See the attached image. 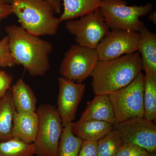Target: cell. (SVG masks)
Returning <instances> with one entry per match:
<instances>
[{
  "label": "cell",
  "instance_id": "6da1fadb",
  "mask_svg": "<svg viewBox=\"0 0 156 156\" xmlns=\"http://www.w3.org/2000/svg\"><path fill=\"white\" fill-rule=\"evenodd\" d=\"M5 31L16 65H22L31 76H44L50 69L49 55L53 49L52 44L30 34L18 26L9 25Z\"/></svg>",
  "mask_w": 156,
  "mask_h": 156
},
{
  "label": "cell",
  "instance_id": "7a4b0ae2",
  "mask_svg": "<svg viewBox=\"0 0 156 156\" xmlns=\"http://www.w3.org/2000/svg\"><path fill=\"white\" fill-rule=\"evenodd\" d=\"M142 70L138 51L108 61L98 60L90 76L93 93L110 95L130 84Z\"/></svg>",
  "mask_w": 156,
  "mask_h": 156
},
{
  "label": "cell",
  "instance_id": "3957f363",
  "mask_svg": "<svg viewBox=\"0 0 156 156\" xmlns=\"http://www.w3.org/2000/svg\"><path fill=\"white\" fill-rule=\"evenodd\" d=\"M11 5L13 14L28 33L38 37L57 33L62 22L46 0H14Z\"/></svg>",
  "mask_w": 156,
  "mask_h": 156
},
{
  "label": "cell",
  "instance_id": "277c9868",
  "mask_svg": "<svg viewBox=\"0 0 156 156\" xmlns=\"http://www.w3.org/2000/svg\"><path fill=\"white\" fill-rule=\"evenodd\" d=\"M127 4L125 0H102L99 11L110 29L139 32L145 27L140 17L152 11V4L131 6Z\"/></svg>",
  "mask_w": 156,
  "mask_h": 156
},
{
  "label": "cell",
  "instance_id": "5b68a950",
  "mask_svg": "<svg viewBox=\"0 0 156 156\" xmlns=\"http://www.w3.org/2000/svg\"><path fill=\"white\" fill-rule=\"evenodd\" d=\"M38 128L34 143L37 156H57L63 126L57 108L50 104L41 105L37 108Z\"/></svg>",
  "mask_w": 156,
  "mask_h": 156
},
{
  "label": "cell",
  "instance_id": "8992f818",
  "mask_svg": "<svg viewBox=\"0 0 156 156\" xmlns=\"http://www.w3.org/2000/svg\"><path fill=\"white\" fill-rule=\"evenodd\" d=\"M144 74L140 72L130 84L108 95L116 123L144 117Z\"/></svg>",
  "mask_w": 156,
  "mask_h": 156
},
{
  "label": "cell",
  "instance_id": "52a82bcc",
  "mask_svg": "<svg viewBox=\"0 0 156 156\" xmlns=\"http://www.w3.org/2000/svg\"><path fill=\"white\" fill-rule=\"evenodd\" d=\"M65 26L75 37L78 45L92 49H96L99 42L110 31L99 9L80 19L67 20Z\"/></svg>",
  "mask_w": 156,
  "mask_h": 156
},
{
  "label": "cell",
  "instance_id": "ba28073f",
  "mask_svg": "<svg viewBox=\"0 0 156 156\" xmlns=\"http://www.w3.org/2000/svg\"><path fill=\"white\" fill-rule=\"evenodd\" d=\"M98 60L96 49L73 45L65 54L59 73L62 77L81 83L90 76Z\"/></svg>",
  "mask_w": 156,
  "mask_h": 156
},
{
  "label": "cell",
  "instance_id": "9c48e42d",
  "mask_svg": "<svg viewBox=\"0 0 156 156\" xmlns=\"http://www.w3.org/2000/svg\"><path fill=\"white\" fill-rule=\"evenodd\" d=\"M113 130L118 132L123 143H131L147 152L156 151V125L145 118H136L116 123Z\"/></svg>",
  "mask_w": 156,
  "mask_h": 156
},
{
  "label": "cell",
  "instance_id": "30bf717a",
  "mask_svg": "<svg viewBox=\"0 0 156 156\" xmlns=\"http://www.w3.org/2000/svg\"><path fill=\"white\" fill-rule=\"evenodd\" d=\"M140 39L139 32L112 30L101 41L96 48L98 60L108 61L137 52Z\"/></svg>",
  "mask_w": 156,
  "mask_h": 156
},
{
  "label": "cell",
  "instance_id": "8fae6325",
  "mask_svg": "<svg viewBox=\"0 0 156 156\" xmlns=\"http://www.w3.org/2000/svg\"><path fill=\"white\" fill-rule=\"evenodd\" d=\"M57 111L63 127L75 119L78 106L86 89L85 84L79 83L62 77H59Z\"/></svg>",
  "mask_w": 156,
  "mask_h": 156
},
{
  "label": "cell",
  "instance_id": "7c38bea8",
  "mask_svg": "<svg viewBox=\"0 0 156 156\" xmlns=\"http://www.w3.org/2000/svg\"><path fill=\"white\" fill-rule=\"evenodd\" d=\"M38 128V117L36 112L18 113L16 112L13 120L12 135L28 144H33L36 138Z\"/></svg>",
  "mask_w": 156,
  "mask_h": 156
},
{
  "label": "cell",
  "instance_id": "4fadbf2b",
  "mask_svg": "<svg viewBox=\"0 0 156 156\" xmlns=\"http://www.w3.org/2000/svg\"><path fill=\"white\" fill-rule=\"evenodd\" d=\"M79 120H98L115 125L114 111L108 95H95L93 100L88 101Z\"/></svg>",
  "mask_w": 156,
  "mask_h": 156
},
{
  "label": "cell",
  "instance_id": "5bb4252c",
  "mask_svg": "<svg viewBox=\"0 0 156 156\" xmlns=\"http://www.w3.org/2000/svg\"><path fill=\"white\" fill-rule=\"evenodd\" d=\"M113 125L98 120L79 121L72 122V129L75 136L82 140L98 141L113 130Z\"/></svg>",
  "mask_w": 156,
  "mask_h": 156
},
{
  "label": "cell",
  "instance_id": "9a60e30c",
  "mask_svg": "<svg viewBox=\"0 0 156 156\" xmlns=\"http://www.w3.org/2000/svg\"><path fill=\"white\" fill-rule=\"evenodd\" d=\"M11 97L16 112H32L37 110L36 97L23 78L19 79L11 89Z\"/></svg>",
  "mask_w": 156,
  "mask_h": 156
},
{
  "label": "cell",
  "instance_id": "2e32d148",
  "mask_svg": "<svg viewBox=\"0 0 156 156\" xmlns=\"http://www.w3.org/2000/svg\"><path fill=\"white\" fill-rule=\"evenodd\" d=\"M140 39L138 51L142 58L143 70L156 73V35L144 27L139 32Z\"/></svg>",
  "mask_w": 156,
  "mask_h": 156
},
{
  "label": "cell",
  "instance_id": "e0dca14e",
  "mask_svg": "<svg viewBox=\"0 0 156 156\" xmlns=\"http://www.w3.org/2000/svg\"><path fill=\"white\" fill-rule=\"evenodd\" d=\"M63 11L59 17L62 22L88 15L99 9L102 0H62Z\"/></svg>",
  "mask_w": 156,
  "mask_h": 156
},
{
  "label": "cell",
  "instance_id": "ac0fdd59",
  "mask_svg": "<svg viewBox=\"0 0 156 156\" xmlns=\"http://www.w3.org/2000/svg\"><path fill=\"white\" fill-rule=\"evenodd\" d=\"M16 112L10 89L0 98V142L13 138L12 129Z\"/></svg>",
  "mask_w": 156,
  "mask_h": 156
},
{
  "label": "cell",
  "instance_id": "d6986e66",
  "mask_svg": "<svg viewBox=\"0 0 156 156\" xmlns=\"http://www.w3.org/2000/svg\"><path fill=\"white\" fill-rule=\"evenodd\" d=\"M144 118L155 122L156 119V73L144 70Z\"/></svg>",
  "mask_w": 156,
  "mask_h": 156
},
{
  "label": "cell",
  "instance_id": "ffe728a7",
  "mask_svg": "<svg viewBox=\"0 0 156 156\" xmlns=\"http://www.w3.org/2000/svg\"><path fill=\"white\" fill-rule=\"evenodd\" d=\"M82 141L75 136L72 129V122L63 127L59 144L57 156H78Z\"/></svg>",
  "mask_w": 156,
  "mask_h": 156
},
{
  "label": "cell",
  "instance_id": "44dd1931",
  "mask_svg": "<svg viewBox=\"0 0 156 156\" xmlns=\"http://www.w3.org/2000/svg\"><path fill=\"white\" fill-rule=\"evenodd\" d=\"M34 144L26 143L16 138L0 142V156H33Z\"/></svg>",
  "mask_w": 156,
  "mask_h": 156
},
{
  "label": "cell",
  "instance_id": "7402d4cb",
  "mask_svg": "<svg viewBox=\"0 0 156 156\" xmlns=\"http://www.w3.org/2000/svg\"><path fill=\"white\" fill-rule=\"evenodd\" d=\"M122 143L118 132L112 130L98 141L97 156H116Z\"/></svg>",
  "mask_w": 156,
  "mask_h": 156
},
{
  "label": "cell",
  "instance_id": "603a6c76",
  "mask_svg": "<svg viewBox=\"0 0 156 156\" xmlns=\"http://www.w3.org/2000/svg\"><path fill=\"white\" fill-rule=\"evenodd\" d=\"M9 37L8 35L0 41V66L13 67L16 65L15 60L11 55L9 47Z\"/></svg>",
  "mask_w": 156,
  "mask_h": 156
},
{
  "label": "cell",
  "instance_id": "cb8c5ba5",
  "mask_svg": "<svg viewBox=\"0 0 156 156\" xmlns=\"http://www.w3.org/2000/svg\"><path fill=\"white\" fill-rule=\"evenodd\" d=\"M147 151L139 146L123 143L118 150L116 156H145Z\"/></svg>",
  "mask_w": 156,
  "mask_h": 156
},
{
  "label": "cell",
  "instance_id": "d4e9b609",
  "mask_svg": "<svg viewBox=\"0 0 156 156\" xmlns=\"http://www.w3.org/2000/svg\"><path fill=\"white\" fill-rule=\"evenodd\" d=\"M98 141L83 140L78 156H97Z\"/></svg>",
  "mask_w": 156,
  "mask_h": 156
},
{
  "label": "cell",
  "instance_id": "484cf974",
  "mask_svg": "<svg viewBox=\"0 0 156 156\" xmlns=\"http://www.w3.org/2000/svg\"><path fill=\"white\" fill-rule=\"evenodd\" d=\"M13 81L12 75L0 70V98L5 96L8 91L11 89Z\"/></svg>",
  "mask_w": 156,
  "mask_h": 156
},
{
  "label": "cell",
  "instance_id": "4316f807",
  "mask_svg": "<svg viewBox=\"0 0 156 156\" xmlns=\"http://www.w3.org/2000/svg\"><path fill=\"white\" fill-rule=\"evenodd\" d=\"M13 14L12 7L4 0H0V20L7 18Z\"/></svg>",
  "mask_w": 156,
  "mask_h": 156
},
{
  "label": "cell",
  "instance_id": "83f0119b",
  "mask_svg": "<svg viewBox=\"0 0 156 156\" xmlns=\"http://www.w3.org/2000/svg\"><path fill=\"white\" fill-rule=\"evenodd\" d=\"M51 5L54 12L56 14H60L62 13V0H46Z\"/></svg>",
  "mask_w": 156,
  "mask_h": 156
},
{
  "label": "cell",
  "instance_id": "f1b7e54d",
  "mask_svg": "<svg viewBox=\"0 0 156 156\" xmlns=\"http://www.w3.org/2000/svg\"><path fill=\"white\" fill-rule=\"evenodd\" d=\"M148 20L153 23L154 24H156V10L152 11L148 16Z\"/></svg>",
  "mask_w": 156,
  "mask_h": 156
},
{
  "label": "cell",
  "instance_id": "f546056e",
  "mask_svg": "<svg viewBox=\"0 0 156 156\" xmlns=\"http://www.w3.org/2000/svg\"><path fill=\"white\" fill-rule=\"evenodd\" d=\"M147 156H156V151L147 152Z\"/></svg>",
  "mask_w": 156,
  "mask_h": 156
},
{
  "label": "cell",
  "instance_id": "4dcf8cb0",
  "mask_svg": "<svg viewBox=\"0 0 156 156\" xmlns=\"http://www.w3.org/2000/svg\"><path fill=\"white\" fill-rule=\"evenodd\" d=\"M4 1L7 3H9V4H11V3H12V2H13L14 0H4Z\"/></svg>",
  "mask_w": 156,
  "mask_h": 156
},
{
  "label": "cell",
  "instance_id": "1f68e13d",
  "mask_svg": "<svg viewBox=\"0 0 156 156\" xmlns=\"http://www.w3.org/2000/svg\"><path fill=\"white\" fill-rule=\"evenodd\" d=\"M147 154H148V153H147ZM147 155H146V156H147Z\"/></svg>",
  "mask_w": 156,
  "mask_h": 156
}]
</instances>
